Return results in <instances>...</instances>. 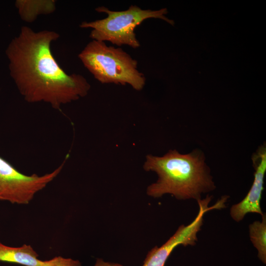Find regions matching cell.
<instances>
[{"label": "cell", "mask_w": 266, "mask_h": 266, "mask_svg": "<svg viewBox=\"0 0 266 266\" xmlns=\"http://www.w3.org/2000/svg\"><path fill=\"white\" fill-rule=\"evenodd\" d=\"M59 36L53 31L23 26L5 53L10 74L24 100L61 110L63 105L85 97L91 85L81 74H67L56 60L51 45Z\"/></svg>", "instance_id": "cell-1"}, {"label": "cell", "mask_w": 266, "mask_h": 266, "mask_svg": "<svg viewBox=\"0 0 266 266\" xmlns=\"http://www.w3.org/2000/svg\"><path fill=\"white\" fill-rule=\"evenodd\" d=\"M143 168L158 176L147 189V195L153 198L169 194L178 200L198 201L216 188L205 155L198 149L185 154L174 149L162 156L148 155Z\"/></svg>", "instance_id": "cell-2"}, {"label": "cell", "mask_w": 266, "mask_h": 266, "mask_svg": "<svg viewBox=\"0 0 266 266\" xmlns=\"http://www.w3.org/2000/svg\"><path fill=\"white\" fill-rule=\"evenodd\" d=\"M78 58L94 78L102 84L130 85L141 91L146 83L144 75L137 69V61L121 48L107 46L104 42H89Z\"/></svg>", "instance_id": "cell-3"}, {"label": "cell", "mask_w": 266, "mask_h": 266, "mask_svg": "<svg viewBox=\"0 0 266 266\" xmlns=\"http://www.w3.org/2000/svg\"><path fill=\"white\" fill-rule=\"evenodd\" d=\"M96 10L106 13L107 17L91 22L84 21L79 27L92 29L90 37L93 40L109 41L119 46L126 45L134 49L138 48L140 44L134 30L147 19H160L174 25V21L166 16L167 13L166 8L153 10L132 5L125 10L112 11L101 6L96 8Z\"/></svg>", "instance_id": "cell-4"}, {"label": "cell", "mask_w": 266, "mask_h": 266, "mask_svg": "<svg viewBox=\"0 0 266 266\" xmlns=\"http://www.w3.org/2000/svg\"><path fill=\"white\" fill-rule=\"evenodd\" d=\"M63 162L53 171L42 176L25 175L0 157V200L27 204L61 171Z\"/></svg>", "instance_id": "cell-5"}, {"label": "cell", "mask_w": 266, "mask_h": 266, "mask_svg": "<svg viewBox=\"0 0 266 266\" xmlns=\"http://www.w3.org/2000/svg\"><path fill=\"white\" fill-rule=\"evenodd\" d=\"M208 195L204 199L197 201L199 211L195 219L189 225H181L174 234L161 247H155L148 253L142 266H165V263L173 250L178 245L193 246L198 241L197 233L203 224V216L208 211L223 208L222 202L218 200L215 204L208 206L212 199ZM113 266H122L114 264Z\"/></svg>", "instance_id": "cell-6"}, {"label": "cell", "mask_w": 266, "mask_h": 266, "mask_svg": "<svg viewBox=\"0 0 266 266\" xmlns=\"http://www.w3.org/2000/svg\"><path fill=\"white\" fill-rule=\"evenodd\" d=\"M255 169L254 179L252 186L245 197L239 202L232 206L230 209L231 217L237 222L243 220L249 213H255L263 215L261 207L262 192L264 190V181L266 171V148L261 146L252 157Z\"/></svg>", "instance_id": "cell-7"}, {"label": "cell", "mask_w": 266, "mask_h": 266, "mask_svg": "<svg viewBox=\"0 0 266 266\" xmlns=\"http://www.w3.org/2000/svg\"><path fill=\"white\" fill-rule=\"evenodd\" d=\"M30 245L20 247L5 245L0 241V262H7L24 266H40L41 260Z\"/></svg>", "instance_id": "cell-8"}, {"label": "cell", "mask_w": 266, "mask_h": 266, "mask_svg": "<svg viewBox=\"0 0 266 266\" xmlns=\"http://www.w3.org/2000/svg\"><path fill=\"white\" fill-rule=\"evenodd\" d=\"M56 2L54 0H17L15 6L21 18L31 23L40 15L53 13L56 9Z\"/></svg>", "instance_id": "cell-9"}, {"label": "cell", "mask_w": 266, "mask_h": 266, "mask_svg": "<svg viewBox=\"0 0 266 266\" xmlns=\"http://www.w3.org/2000/svg\"><path fill=\"white\" fill-rule=\"evenodd\" d=\"M262 220L255 221L249 226L250 240L258 251V257L266 263V216L264 214Z\"/></svg>", "instance_id": "cell-10"}, {"label": "cell", "mask_w": 266, "mask_h": 266, "mask_svg": "<svg viewBox=\"0 0 266 266\" xmlns=\"http://www.w3.org/2000/svg\"><path fill=\"white\" fill-rule=\"evenodd\" d=\"M40 266H81V264L78 260L57 256L49 260H41Z\"/></svg>", "instance_id": "cell-11"}, {"label": "cell", "mask_w": 266, "mask_h": 266, "mask_svg": "<svg viewBox=\"0 0 266 266\" xmlns=\"http://www.w3.org/2000/svg\"><path fill=\"white\" fill-rule=\"evenodd\" d=\"M113 263L105 262L102 259H98L94 266H113Z\"/></svg>", "instance_id": "cell-12"}]
</instances>
